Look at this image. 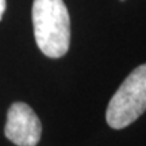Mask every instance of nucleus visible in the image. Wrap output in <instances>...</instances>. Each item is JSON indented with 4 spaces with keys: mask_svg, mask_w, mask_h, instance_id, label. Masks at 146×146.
<instances>
[{
    "mask_svg": "<svg viewBox=\"0 0 146 146\" xmlns=\"http://www.w3.org/2000/svg\"><path fill=\"white\" fill-rule=\"evenodd\" d=\"M39 118L26 103H12L7 112L4 135L16 146H36L41 139Z\"/></svg>",
    "mask_w": 146,
    "mask_h": 146,
    "instance_id": "3",
    "label": "nucleus"
},
{
    "mask_svg": "<svg viewBox=\"0 0 146 146\" xmlns=\"http://www.w3.org/2000/svg\"><path fill=\"white\" fill-rule=\"evenodd\" d=\"M5 11V0H0V19Z\"/></svg>",
    "mask_w": 146,
    "mask_h": 146,
    "instance_id": "4",
    "label": "nucleus"
},
{
    "mask_svg": "<svg viewBox=\"0 0 146 146\" xmlns=\"http://www.w3.org/2000/svg\"><path fill=\"white\" fill-rule=\"evenodd\" d=\"M146 111V64L139 65L125 78L111 98L106 120L115 130L125 129Z\"/></svg>",
    "mask_w": 146,
    "mask_h": 146,
    "instance_id": "2",
    "label": "nucleus"
},
{
    "mask_svg": "<svg viewBox=\"0 0 146 146\" xmlns=\"http://www.w3.org/2000/svg\"><path fill=\"white\" fill-rule=\"evenodd\" d=\"M31 15L41 52L50 58L64 57L70 43V19L64 0H34Z\"/></svg>",
    "mask_w": 146,
    "mask_h": 146,
    "instance_id": "1",
    "label": "nucleus"
}]
</instances>
